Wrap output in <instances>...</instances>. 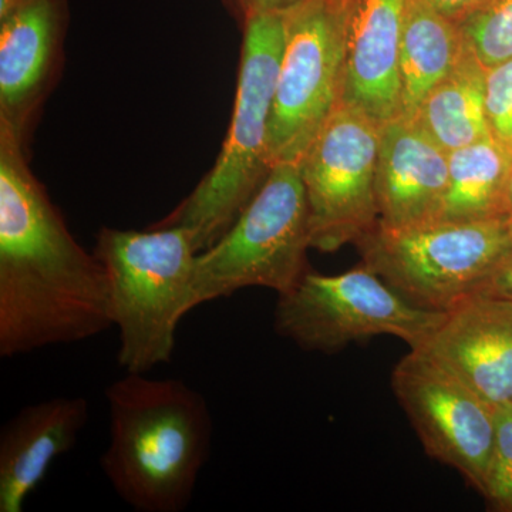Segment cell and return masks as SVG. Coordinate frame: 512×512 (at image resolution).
Returning a JSON list of instances; mask_svg holds the SVG:
<instances>
[{
  "label": "cell",
  "mask_w": 512,
  "mask_h": 512,
  "mask_svg": "<svg viewBox=\"0 0 512 512\" xmlns=\"http://www.w3.org/2000/svg\"><path fill=\"white\" fill-rule=\"evenodd\" d=\"M109 446L104 476L138 512L187 510L211 454L207 400L180 379L127 373L106 389Z\"/></svg>",
  "instance_id": "obj_2"
},
{
  "label": "cell",
  "mask_w": 512,
  "mask_h": 512,
  "mask_svg": "<svg viewBox=\"0 0 512 512\" xmlns=\"http://www.w3.org/2000/svg\"><path fill=\"white\" fill-rule=\"evenodd\" d=\"M380 128L365 111L340 103L301 161L311 247L335 252L379 224L376 168Z\"/></svg>",
  "instance_id": "obj_9"
},
{
  "label": "cell",
  "mask_w": 512,
  "mask_h": 512,
  "mask_svg": "<svg viewBox=\"0 0 512 512\" xmlns=\"http://www.w3.org/2000/svg\"><path fill=\"white\" fill-rule=\"evenodd\" d=\"M67 23L69 0H23L0 19V131L26 151L62 70Z\"/></svg>",
  "instance_id": "obj_11"
},
{
  "label": "cell",
  "mask_w": 512,
  "mask_h": 512,
  "mask_svg": "<svg viewBox=\"0 0 512 512\" xmlns=\"http://www.w3.org/2000/svg\"><path fill=\"white\" fill-rule=\"evenodd\" d=\"M460 28L485 69L512 59V0H490Z\"/></svg>",
  "instance_id": "obj_19"
},
{
  "label": "cell",
  "mask_w": 512,
  "mask_h": 512,
  "mask_svg": "<svg viewBox=\"0 0 512 512\" xmlns=\"http://www.w3.org/2000/svg\"><path fill=\"white\" fill-rule=\"evenodd\" d=\"M414 350L447 367L491 406L512 402L511 298L468 296Z\"/></svg>",
  "instance_id": "obj_12"
},
{
  "label": "cell",
  "mask_w": 512,
  "mask_h": 512,
  "mask_svg": "<svg viewBox=\"0 0 512 512\" xmlns=\"http://www.w3.org/2000/svg\"><path fill=\"white\" fill-rule=\"evenodd\" d=\"M478 293H490L512 299V242Z\"/></svg>",
  "instance_id": "obj_22"
},
{
  "label": "cell",
  "mask_w": 512,
  "mask_h": 512,
  "mask_svg": "<svg viewBox=\"0 0 512 512\" xmlns=\"http://www.w3.org/2000/svg\"><path fill=\"white\" fill-rule=\"evenodd\" d=\"M512 242L507 218L376 225L356 242L363 266L421 308L448 311L481 291Z\"/></svg>",
  "instance_id": "obj_6"
},
{
  "label": "cell",
  "mask_w": 512,
  "mask_h": 512,
  "mask_svg": "<svg viewBox=\"0 0 512 512\" xmlns=\"http://www.w3.org/2000/svg\"><path fill=\"white\" fill-rule=\"evenodd\" d=\"M93 252L106 271L119 365L147 375L170 363L178 325L191 311L198 252L190 234L181 227L101 228Z\"/></svg>",
  "instance_id": "obj_4"
},
{
  "label": "cell",
  "mask_w": 512,
  "mask_h": 512,
  "mask_svg": "<svg viewBox=\"0 0 512 512\" xmlns=\"http://www.w3.org/2000/svg\"><path fill=\"white\" fill-rule=\"evenodd\" d=\"M444 313L410 302L365 266L339 275L309 269L295 288L279 295L275 329L312 352H338L349 343L383 335L416 349Z\"/></svg>",
  "instance_id": "obj_7"
},
{
  "label": "cell",
  "mask_w": 512,
  "mask_h": 512,
  "mask_svg": "<svg viewBox=\"0 0 512 512\" xmlns=\"http://www.w3.org/2000/svg\"><path fill=\"white\" fill-rule=\"evenodd\" d=\"M448 183V153L409 117L380 128L376 168L379 227L402 229L439 221Z\"/></svg>",
  "instance_id": "obj_13"
},
{
  "label": "cell",
  "mask_w": 512,
  "mask_h": 512,
  "mask_svg": "<svg viewBox=\"0 0 512 512\" xmlns=\"http://www.w3.org/2000/svg\"><path fill=\"white\" fill-rule=\"evenodd\" d=\"M484 495L497 507L512 511V402L494 410L493 453Z\"/></svg>",
  "instance_id": "obj_20"
},
{
  "label": "cell",
  "mask_w": 512,
  "mask_h": 512,
  "mask_svg": "<svg viewBox=\"0 0 512 512\" xmlns=\"http://www.w3.org/2000/svg\"><path fill=\"white\" fill-rule=\"evenodd\" d=\"M485 70L468 45L417 111L414 120L447 153L491 136L485 114Z\"/></svg>",
  "instance_id": "obj_17"
},
{
  "label": "cell",
  "mask_w": 512,
  "mask_h": 512,
  "mask_svg": "<svg viewBox=\"0 0 512 512\" xmlns=\"http://www.w3.org/2000/svg\"><path fill=\"white\" fill-rule=\"evenodd\" d=\"M485 114L491 136L512 150V59L485 70Z\"/></svg>",
  "instance_id": "obj_21"
},
{
  "label": "cell",
  "mask_w": 512,
  "mask_h": 512,
  "mask_svg": "<svg viewBox=\"0 0 512 512\" xmlns=\"http://www.w3.org/2000/svg\"><path fill=\"white\" fill-rule=\"evenodd\" d=\"M467 46L460 25L430 0H407L400 36V116L416 119L427 94L456 66Z\"/></svg>",
  "instance_id": "obj_16"
},
{
  "label": "cell",
  "mask_w": 512,
  "mask_h": 512,
  "mask_svg": "<svg viewBox=\"0 0 512 512\" xmlns=\"http://www.w3.org/2000/svg\"><path fill=\"white\" fill-rule=\"evenodd\" d=\"M407 0H340L343 103L383 124L400 113V36Z\"/></svg>",
  "instance_id": "obj_14"
},
{
  "label": "cell",
  "mask_w": 512,
  "mask_h": 512,
  "mask_svg": "<svg viewBox=\"0 0 512 512\" xmlns=\"http://www.w3.org/2000/svg\"><path fill=\"white\" fill-rule=\"evenodd\" d=\"M285 40L276 79L269 157L301 164L342 103L345 35L340 0H302L284 10Z\"/></svg>",
  "instance_id": "obj_8"
},
{
  "label": "cell",
  "mask_w": 512,
  "mask_h": 512,
  "mask_svg": "<svg viewBox=\"0 0 512 512\" xmlns=\"http://www.w3.org/2000/svg\"><path fill=\"white\" fill-rule=\"evenodd\" d=\"M232 6L234 12L241 16L242 20L247 19L249 13L252 12V0H227Z\"/></svg>",
  "instance_id": "obj_25"
},
{
  "label": "cell",
  "mask_w": 512,
  "mask_h": 512,
  "mask_svg": "<svg viewBox=\"0 0 512 512\" xmlns=\"http://www.w3.org/2000/svg\"><path fill=\"white\" fill-rule=\"evenodd\" d=\"M28 160L0 131V356L8 359L113 328L103 265L73 237Z\"/></svg>",
  "instance_id": "obj_1"
},
{
  "label": "cell",
  "mask_w": 512,
  "mask_h": 512,
  "mask_svg": "<svg viewBox=\"0 0 512 512\" xmlns=\"http://www.w3.org/2000/svg\"><path fill=\"white\" fill-rule=\"evenodd\" d=\"M511 167L512 150L493 136L448 153L447 191L439 220L505 218V187Z\"/></svg>",
  "instance_id": "obj_18"
},
{
  "label": "cell",
  "mask_w": 512,
  "mask_h": 512,
  "mask_svg": "<svg viewBox=\"0 0 512 512\" xmlns=\"http://www.w3.org/2000/svg\"><path fill=\"white\" fill-rule=\"evenodd\" d=\"M90 419L89 400L53 397L20 409L0 431V512H22L56 458L69 453Z\"/></svg>",
  "instance_id": "obj_15"
},
{
  "label": "cell",
  "mask_w": 512,
  "mask_h": 512,
  "mask_svg": "<svg viewBox=\"0 0 512 512\" xmlns=\"http://www.w3.org/2000/svg\"><path fill=\"white\" fill-rule=\"evenodd\" d=\"M393 392L429 456L484 494L495 407L433 357L410 349L392 375Z\"/></svg>",
  "instance_id": "obj_10"
},
{
  "label": "cell",
  "mask_w": 512,
  "mask_h": 512,
  "mask_svg": "<svg viewBox=\"0 0 512 512\" xmlns=\"http://www.w3.org/2000/svg\"><path fill=\"white\" fill-rule=\"evenodd\" d=\"M299 2H302V0H252V12H258V10L284 12V10L292 8Z\"/></svg>",
  "instance_id": "obj_24"
},
{
  "label": "cell",
  "mask_w": 512,
  "mask_h": 512,
  "mask_svg": "<svg viewBox=\"0 0 512 512\" xmlns=\"http://www.w3.org/2000/svg\"><path fill=\"white\" fill-rule=\"evenodd\" d=\"M22 2L23 0H0V19L5 18L9 12H12Z\"/></svg>",
  "instance_id": "obj_27"
},
{
  "label": "cell",
  "mask_w": 512,
  "mask_h": 512,
  "mask_svg": "<svg viewBox=\"0 0 512 512\" xmlns=\"http://www.w3.org/2000/svg\"><path fill=\"white\" fill-rule=\"evenodd\" d=\"M284 40L282 12L258 10L244 20L237 96L220 156L194 191L151 225L184 228L198 254L227 234L271 173L269 124Z\"/></svg>",
  "instance_id": "obj_3"
},
{
  "label": "cell",
  "mask_w": 512,
  "mask_h": 512,
  "mask_svg": "<svg viewBox=\"0 0 512 512\" xmlns=\"http://www.w3.org/2000/svg\"><path fill=\"white\" fill-rule=\"evenodd\" d=\"M309 205L301 165L272 167L224 237L195 259L191 311L245 288L291 291L309 271Z\"/></svg>",
  "instance_id": "obj_5"
},
{
  "label": "cell",
  "mask_w": 512,
  "mask_h": 512,
  "mask_svg": "<svg viewBox=\"0 0 512 512\" xmlns=\"http://www.w3.org/2000/svg\"><path fill=\"white\" fill-rule=\"evenodd\" d=\"M434 8L460 25L468 16L483 8L490 0H430Z\"/></svg>",
  "instance_id": "obj_23"
},
{
  "label": "cell",
  "mask_w": 512,
  "mask_h": 512,
  "mask_svg": "<svg viewBox=\"0 0 512 512\" xmlns=\"http://www.w3.org/2000/svg\"><path fill=\"white\" fill-rule=\"evenodd\" d=\"M504 215L512 224V167L508 175L507 187H505Z\"/></svg>",
  "instance_id": "obj_26"
}]
</instances>
